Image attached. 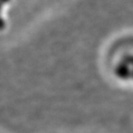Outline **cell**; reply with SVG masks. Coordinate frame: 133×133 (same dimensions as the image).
<instances>
[{"label":"cell","instance_id":"cell-2","mask_svg":"<svg viewBox=\"0 0 133 133\" xmlns=\"http://www.w3.org/2000/svg\"><path fill=\"white\" fill-rule=\"evenodd\" d=\"M2 8H3V3L0 1V16H1V13L2 10Z\"/></svg>","mask_w":133,"mask_h":133},{"label":"cell","instance_id":"cell-1","mask_svg":"<svg viewBox=\"0 0 133 133\" xmlns=\"http://www.w3.org/2000/svg\"><path fill=\"white\" fill-rule=\"evenodd\" d=\"M5 20L3 19V18L0 16V30H2L3 29L5 28Z\"/></svg>","mask_w":133,"mask_h":133},{"label":"cell","instance_id":"cell-3","mask_svg":"<svg viewBox=\"0 0 133 133\" xmlns=\"http://www.w3.org/2000/svg\"><path fill=\"white\" fill-rule=\"evenodd\" d=\"M3 4H5V3H7V2H8L10 0H0Z\"/></svg>","mask_w":133,"mask_h":133}]
</instances>
